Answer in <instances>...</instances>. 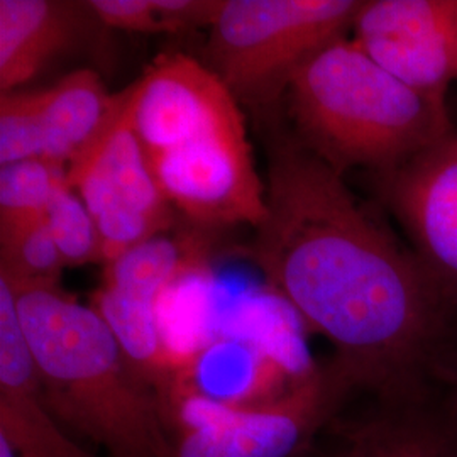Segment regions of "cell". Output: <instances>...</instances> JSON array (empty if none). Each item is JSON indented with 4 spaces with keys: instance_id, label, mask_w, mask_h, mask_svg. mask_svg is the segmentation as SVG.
<instances>
[{
    "instance_id": "12",
    "label": "cell",
    "mask_w": 457,
    "mask_h": 457,
    "mask_svg": "<svg viewBox=\"0 0 457 457\" xmlns=\"http://www.w3.org/2000/svg\"><path fill=\"white\" fill-rule=\"evenodd\" d=\"M361 419L337 422L334 457H457V393L439 385L375 400Z\"/></svg>"
},
{
    "instance_id": "20",
    "label": "cell",
    "mask_w": 457,
    "mask_h": 457,
    "mask_svg": "<svg viewBox=\"0 0 457 457\" xmlns=\"http://www.w3.org/2000/svg\"><path fill=\"white\" fill-rule=\"evenodd\" d=\"M224 0H154L164 33L179 34L213 26Z\"/></svg>"
},
{
    "instance_id": "2",
    "label": "cell",
    "mask_w": 457,
    "mask_h": 457,
    "mask_svg": "<svg viewBox=\"0 0 457 457\" xmlns=\"http://www.w3.org/2000/svg\"><path fill=\"white\" fill-rule=\"evenodd\" d=\"M51 413L109 457H175L158 395L92 305L60 287L12 290Z\"/></svg>"
},
{
    "instance_id": "18",
    "label": "cell",
    "mask_w": 457,
    "mask_h": 457,
    "mask_svg": "<svg viewBox=\"0 0 457 457\" xmlns=\"http://www.w3.org/2000/svg\"><path fill=\"white\" fill-rule=\"evenodd\" d=\"M45 126L41 92L0 97V166L43 160Z\"/></svg>"
},
{
    "instance_id": "5",
    "label": "cell",
    "mask_w": 457,
    "mask_h": 457,
    "mask_svg": "<svg viewBox=\"0 0 457 457\" xmlns=\"http://www.w3.org/2000/svg\"><path fill=\"white\" fill-rule=\"evenodd\" d=\"M362 0H224L211 49L234 96L271 102L327 43L347 36Z\"/></svg>"
},
{
    "instance_id": "13",
    "label": "cell",
    "mask_w": 457,
    "mask_h": 457,
    "mask_svg": "<svg viewBox=\"0 0 457 457\" xmlns=\"http://www.w3.org/2000/svg\"><path fill=\"white\" fill-rule=\"evenodd\" d=\"M75 7L51 0H0V92L29 82L75 39Z\"/></svg>"
},
{
    "instance_id": "14",
    "label": "cell",
    "mask_w": 457,
    "mask_h": 457,
    "mask_svg": "<svg viewBox=\"0 0 457 457\" xmlns=\"http://www.w3.org/2000/svg\"><path fill=\"white\" fill-rule=\"evenodd\" d=\"M43 96V160L68 166L79 160L112 122L122 92L111 96L92 70L70 73Z\"/></svg>"
},
{
    "instance_id": "17",
    "label": "cell",
    "mask_w": 457,
    "mask_h": 457,
    "mask_svg": "<svg viewBox=\"0 0 457 457\" xmlns=\"http://www.w3.org/2000/svg\"><path fill=\"white\" fill-rule=\"evenodd\" d=\"M65 180V166L41 158L0 166V222L43 215Z\"/></svg>"
},
{
    "instance_id": "21",
    "label": "cell",
    "mask_w": 457,
    "mask_h": 457,
    "mask_svg": "<svg viewBox=\"0 0 457 457\" xmlns=\"http://www.w3.org/2000/svg\"><path fill=\"white\" fill-rule=\"evenodd\" d=\"M296 457H334L332 453H324L320 449H315L313 445H311L309 449H305L302 454H298Z\"/></svg>"
},
{
    "instance_id": "8",
    "label": "cell",
    "mask_w": 457,
    "mask_h": 457,
    "mask_svg": "<svg viewBox=\"0 0 457 457\" xmlns=\"http://www.w3.org/2000/svg\"><path fill=\"white\" fill-rule=\"evenodd\" d=\"M194 264L195 256L188 247L156 236L105 264L104 283L92 305L158 400L183 375L164 339L158 303L164 290Z\"/></svg>"
},
{
    "instance_id": "19",
    "label": "cell",
    "mask_w": 457,
    "mask_h": 457,
    "mask_svg": "<svg viewBox=\"0 0 457 457\" xmlns=\"http://www.w3.org/2000/svg\"><path fill=\"white\" fill-rule=\"evenodd\" d=\"M85 5L100 22L115 29L141 34L164 33L154 0H90Z\"/></svg>"
},
{
    "instance_id": "16",
    "label": "cell",
    "mask_w": 457,
    "mask_h": 457,
    "mask_svg": "<svg viewBox=\"0 0 457 457\" xmlns=\"http://www.w3.org/2000/svg\"><path fill=\"white\" fill-rule=\"evenodd\" d=\"M45 219L65 266L105 264L97 224L68 180L62 181L54 190Z\"/></svg>"
},
{
    "instance_id": "11",
    "label": "cell",
    "mask_w": 457,
    "mask_h": 457,
    "mask_svg": "<svg viewBox=\"0 0 457 457\" xmlns=\"http://www.w3.org/2000/svg\"><path fill=\"white\" fill-rule=\"evenodd\" d=\"M0 457H94L48 409L11 298L0 303Z\"/></svg>"
},
{
    "instance_id": "15",
    "label": "cell",
    "mask_w": 457,
    "mask_h": 457,
    "mask_svg": "<svg viewBox=\"0 0 457 457\" xmlns=\"http://www.w3.org/2000/svg\"><path fill=\"white\" fill-rule=\"evenodd\" d=\"M63 268L45 213L0 222V278L12 290L58 287Z\"/></svg>"
},
{
    "instance_id": "9",
    "label": "cell",
    "mask_w": 457,
    "mask_h": 457,
    "mask_svg": "<svg viewBox=\"0 0 457 457\" xmlns=\"http://www.w3.org/2000/svg\"><path fill=\"white\" fill-rule=\"evenodd\" d=\"M376 195L449 309H457V129L392 170L373 173Z\"/></svg>"
},
{
    "instance_id": "1",
    "label": "cell",
    "mask_w": 457,
    "mask_h": 457,
    "mask_svg": "<svg viewBox=\"0 0 457 457\" xmlns=\"http://www.w3.org/2000/svg\"><path fill=\"white\" fill-rule=\"evenodd\" d=\"M251 251L271 290L332 344L354 390L395 400L449 381L454 312L415 253L295 136L270 149L266 215Z\"/></svg>"
},
{
    "instance_id": "10",
    "label": "cell",
    "mask_w": 457,
    "mask_h": 457,
    "mask_svg": "<svg viewBox=\"0 0 457 457\" xmlns=\"http://www.w3.org/2000/svg\"><path fill=\"white\" fill-rule=\"evenodd\" d=\"M353 41L395 79L445 100L457 80V0H362Z\"/></svg>"
},
{
    "instance_id": "22",
    "label": "cell",
    "mask_w": 457,
    "mask_h": 457,
    "mask_svg": "<svg viewBox=\"0 0 457 457\" xmlns=\"http://www.w3.org/2000/svg\"><path fill=\"white\" fill-rule=\"evenodd\" d=\"M454 392L457 393V361L456 366H454V370H453V375H451V379H449V383H447Z\"/></svg>"
},
{
    "instance_id": "7",
    "label": "cell",
    "mask_w": 457,
    "mask_h": 457,
    "mask_svg": "<svg viewBox=\"0 0 457 457\" xmlns=\"http://www.w3.org/2000/svg\"><path fill=\"white\" fill-rule=\"evenodd\" d=\"M146 160L168 204L188 219L207 226L262 224L266 183L256 171L245 122L198 134Z\"/></svg>"
},
{
    "instance_id": "3",
    "label": "cell",
    "mask_w": 457,
    "mask_h": 457,
    "mask_svg": "<svg viewBox=\"0 0 457 457\" xmlns=\"http://www.w3.org/2000/svg\"><path fill=\"white\" fill-rule=\"evenodd\" d=\"M285 94L295 137L341 175L392 170L454 129L445 100L400 82L347 36L313 53Z\"/></svg>"
},
{
    "instance_id": "4",
    "label": "cell",
    "mask_w": 457,
    "mask_h": 457,
    "mask_svg": "<svg viewBox=\"0 0 457 457\" xmlns=\"http://www.w3.org/2000/svg\"><path fill=\"white\" fill-rule=\"evenodd\" d=\"M353 392L328 361L262 405L217 400L181 379L162 407L175 457H296L336 420Z\"/></svg>"
},
{
    "instance_id": "6",
    "label": "cell",
    "mask_w": 457,
    "mask_h": 457,
    "mask_svg": "<svg viewBox=\"0 0 457 457\" xmlns=\"http://www.w3.org/2000/svg\"><path fill=\"white\" fill-rule=\"evenodd\" d=\"M97 224L105 264L171 226V205L147 164L132 124V85L97 141L66 170Z\"/></svg>"
}]
</instances>
